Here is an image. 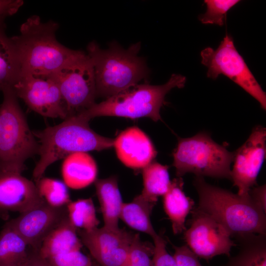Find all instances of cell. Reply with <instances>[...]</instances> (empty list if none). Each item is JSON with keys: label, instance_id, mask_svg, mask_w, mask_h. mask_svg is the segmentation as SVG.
I'll list each match as a JSON object with an SVG mask.
<instances>
[{"label": "cell", "instance_id": "cell-1", "mask_svg": "<svg viewBox=\"0 0 266 266\" xmlns=\"http://www.w3.org/2000/svg\"><path fill=\"white\" fill-rule=\"evenodd\" d=\"M58 28L55 22H43L38 16L33 15L22 24L19 35L11 37L17 51L21 73L47 76L87 56L82 51L61 44L55 35Z\"/></svg>", "mask_w": 266, "mask_h": 266}, {"label": "cell", "instance_id": "cell-2", "mask_svg": "<svg viewBox=\"0 0 266 266\" xmlns=\"http://www.w3.org/2000/svg\"><path fill=\"white\" fill-rule=\"evenodd\" d=\"M198 208L220 223L231 233L266 234V212L250 196H242L207 183L196 176Z\"/></svg>", "mask_w": 266, "mask_h": 266}, {"label": "cell", "instance_id": "cell-3", "mask_svg": "<svg viewBox=\"0 0 266 266\" xmlns=\"http://www.w3.org/2000/svg\"><path fill=\"white\" fill-rule=\"evenodd\" d=\"M140 42L123 48L116 42L102 49L95 41L87 46L94 68L97 97L107 99L138 84L149 75L145 60L138 55Z\"/></svg>", "mask_w": 266, "mask_h": 266}, {"label": "cell", "instance_id": "cell-4", "mask_svg": "<svg viewBox=\"0 0 266 266\" xmlns=\"http://www.w3.org/2000/svg\"><path fill=\"white\" fill-rule=\"evenodd\" d=\"M33 133L39 144V159L33 172L35 182L49 166L61 159L75 153L109 149L114 143L113 139L98 134L90 128L89 122L76 116Z\"/></svg>", "mask_w": 266, "mask_h": 266}, {"label": "cell", "instance_id": "cell-5", "mask_svg": "<svg viewBox=\"0 0 266 266\" xmlns=\"http://www.w3.org/2000/svg\"><path fill=\"white\" fill-rule=\"evenodd\" d=\"M186 81L185 76L174 73L163 85L137 84L100 103H94L77 116L87 122L100 116L132 119L148 117L157 122L162 120L160 112L165 103L166 95L174 88L184 87Z\"/></svg>", "mask_w": 266, "mask_h": 266}, {"label": "cell", "instance_id": "cell-6", "mask_svg": "<svg viewBox=\"0 0 266 266\" xmlns=\"http://www.w3.org/2000/svg\"><path fill=\"white\" fill-rule=\"evenodd\" d=\"M0 105V172L22 173L25 162L37 154L39 144L29 127L12 87L1 90Z\"/></svg>", "mask_w": 266, "mask_h": 266}, {"label": "cell", "instance_id": "cell-7", "mask_svg": "<svg viewBox=\"0 0 266 266\" xmlns=\"http://www.w3.org/2000/svg\"><path fill=\"white\" fill-rule=\"evenodd\" d=\"M172 155L177 177L193 173L199 176L231 180L234 153L215 142L207 133L179 138Z\"/></svg>", "mask_w": 266, "mask_h": 266}, {"label": "cell", "instance_id": "cell-8", "mask_svg": "<svg viewBox=\"0 0 266 266\" xmlns=\"http://www.w3.org/2000/svg\"><path fill=\"white\" fill-rule=\"evenodd\" d=\"M201 63L207 67V76L216 79L220 74L229 78L266 109V94L236 50L233 38L226 34L216 49L201 51Z\"/></svg>", "mask_w": 266, "mask_h": 266}, {"label": "cell", "instance_id": "cell-9", "mask_svg": "<svg viewBox=\"0 0 266 266\" xmlns=\"http://www.w3.org/2000/svg\"><path fill=\"white\" fill-rule=\"evenodd\" d=\"M47 77L60 90L67 118L79 115L95 103L94 68L87 54L84 59L62 67Z\"/></svg>", "mask_w": 266, "mask_h": 266}, {"label": "cell", "instance_id": "cell-10", "mask_svg": "<svg viewBox=\"0 0 266 266\" xmlns=\"http://www.w3.org/2000/svg\"><path fill=\"white\" fill-rule=\"evenodd\" d=\"M189 229L184 231L187 246L199 258L208 260L215 256L230 257L235 245L229 232L218 221L198 207L192 211Z\"/></svg>", "mask_w": 266, "mask_h": 266}, {"label": "cell", "instance_id": "cell-11", "mask_svg": "<svg viewBox=\"0 0 266 266\" xmlns=\"http://www.w3.org/2000/svg\"><path fill=\"white\" fill-rule=\"evenodd\" d=\"M77 233L100 266H123L135 235L125 229L114 230L104 226L90 231L77 230Z\"/></svg>", "mask_w": 266, "mask_h": 266}, {"label": "cell", "instance_id": "cell-12", "mask_svg": "<svg viewBox=\"0 0 266 266\" xmlns=\"http://www.w3.org/2000/svg\"><path fill=\"white\" fill-rule=\"evenodd\" d=\"M12 88L18 98L40 115L64 120L67 118L60 90L48 77L21 73Z\"/></svg>", "mask_w": 266, "mask_h": 266}, {"label": "cell", "instance_id": "cell-13", "mask_svg": "<svg viewBox=\"0 0 266 266\" xmlns=\"http://www.w3.org/2000/svg\"><path fill=\"white\" fill-rule=\"evenodd\" d=\"M266 130L257 126L248 138L234 153L231 180L238 188L237 194L248 196L257 184V178L266 156Z\"/></svg>", "mask_w": 266, "mask_h": 266}, {"label": "cell", "instance_id": "cell-14", "mask_svg": "<svg viewBox=\"0 0 266 266\" xmlns=\"http://www.w3.org/2000/svg\"><path fill=\"white\" fill-rule=\"evenodd\" d=\"M67 217L66 206L55 207L44 201L7 222L29 247L38 250L45 239Z\"/></svg>", "mask_w": 266, "mask_h": 266}, {"label": "cell", "instance_id": "cell-15", "mask_svg": "<svg viewBox=\"0 0 266 266\" xmlns=\"http://www.w3.org/2000/svg\"><path fill=\"white\" fill-rule=\"evenodd\" d=\"M36 184L16 172H0V219L23 213L44 201Z\"/></svg>", "mask_w": 266, "mask_h": 266}, {"label": "cell", "instance_id": "cell-16", "mask_svg": "<svg viewBox=\"0 0 266 266\" xmlns=\"http://www.w3.org/2000/svg\"><path fill=\"white\" fill-rule=\"evenodd\" d=\"M118 158L134 170L144 168L156 157L157 152L148 136L137 127L129 128L114 139Z\"/></svg>", "mask_w": 266, "mask_h": 266}, {"label": "cell", "instance_id": "cell-17", "mask_svg": "<svg viewBox=\"0 0 266 266\" xmlns=\"http://www.w3.org/2000/svg\"><path fill=\"white\" fill-rule=\"evenodd\" d=\"M183 184L181 177L174 178L163 196L164 209L171 223L175 234L185 231L186 218L194 205V201L183 192Z\"/></svg>", "mask_w": 266, "mask_h": 266}, {"label": "cell", "instance_id": "cell-18", "mask_svg": "<svg viewBox=\"0 0 266 266\" xmlns=\"http://www.w3.org/2000/svg\"><path fill=\"white\" fill-rule=\"evenodd\" d=\"M97 164L88 153L79 152L66 158L62 166V174L67 187L74 189L85 188L96 180Z\"/></svg>", "mask_w": 266, "mask_h": 266}, {"label": "cell", "instance_id": "cell-19", "mask_svg": "<svg viewBox=\"0 0 266 266\" xmlns=\"http://www.w3.org/2000/svg\"><path fill=\"white\" fill-rule=\"evenodd\" d=\"M96 194L102 215L104 226L119 229L118 223L123 204L116 176L96 179L95 181Z\"/></svg>", "mask_w": 266, "mask_h": 266}, {"label": "cell", "instance_id": "cell-20", "mask_svg": "<svg viewBox=\"0 0 266 266\" xmlns=\"http://www.w3.org/2000/svg\"><path fill=\"white\" fill-rule=\"evenodd\" d=\"M83 244L77 230L67 217L45 239L38 250L40 256L47 259L68 251L81 250Z\"/></svg>", "mask_w": 266, "mask_h": 266}, {"label": "cell", "instance_id": "cell-21", "mask_svg": "<svg viewBox=\"0 0 266 266\" xmlns=\"http://www.w3.org/2000/svg\"><path fill=\"white\" fill-rule=\"evenodd\" d=\"M266 234H247L236 236L239 250L222 266H266Z\"/></svg>", "mask_w": 266, "mask_h": 266}, {"label": "cell", "instance_id": "cell-22", "mask_svg": "<svg viewBox=\"0 0 266 266\" xmlns=\"http://www.w3.org/2000/svg\"><path fill=\"white\" fill-rule=\"evenodd\" d=\"M5 18H0V90L12 87L21 73L18 55L11 38L5 33Z\"/></svg>", "mask_w": 266, "mask_h": 266}, {"label": "cell", "instance_id": "cell-23", "mask_svg": "<svg viewBox=\"0 0 266 266\" xmlns=\"http://www.w3.org/2000/svg\"><path fill=\"white\" fill-rule=\"evenodd\" d=\"M156 204L140 194L131 202L123 203L120 219L129 227L145 233L153 239L158 233L152 226L150 217Z\"/></svg>", "mask_w": 266, "mask_h": 266}, {"label": "cell", "instance_id": "cell-24", "mask_svg": "<svg viewBox=\"0 0 266 266\" xmlns=\"http://www.w3.org/2000/svg\"><path fill=\"white\" fill-rule=\"evenodd\" d=\"M28 251L27 243L6 222L0 232V266H20Z\"/></svg>", "mask_w": 266, "mask_h": 266}, {"label": "cell", "instance_id": "cell-25", "mask_svg": "<svg viewBox=\"0 0 266 266\" xmlns=\"http://www.w3.org/2000/svg\"><path fill=\"white\" fill-rule=\"evenodd\" d=\"M168 167L156 162H152L142 169L143 189L140 195L147 200L156 203L158 198L168 191L171 181Z\"/></svg>", "mask_w": 266, "mask_h": 266}, {"label": "cell", "instance_id": "cell-26", "mask_svg": "<svg viewBox=\"0 0 266 266\" xmlns=\"http://www.w3.org/2000/svg\"><path fill=\"white\" fill-rule=\"evenodd\" d=\"M66 207L69 221L77 230L90 231L99 225L91 198L71 200Z\"/></svg>", "mask_w": 266, "mask_h": 266}, {"label": "cell", "instance_id": "cell-27", "mask_svg": "<svg viewBox=\"0 0 266 266\" xmlns=\"http://www.w3.org/2000/svg\"><path fill=\"white\" fill-rule=\"evenodd\" d=\"M35 184L40 196L50 205L66 206L71 201L67 186L64 181L43 176Z\"/></svg>", "mask_w": 266, "mask_h": 266}, {"label": "cell", "instance_id": "cell-28", "mask_svg": "<svg viewBox=\"0 0 266 266\" xmlns=\"http://www.w3.org/2000/svg\"><path fill=\"white\" fill-rule=\"evenodd\" d=\"M154 245L140 239L136 233L127 259L123 266H152Z\"/></svg>", "mask_w": 266, "mask_h": 266}, {"label": "cell", "instance_id": "cell-29", "mask_svg": "<svg viewBox=\"0 0 266 266\" xmlns=\"http://www.w3.org/2000/svg\"><path fill=\"white\" fill-rule=\"evenodd\" d=\"M238 0H205L206 11L199 19L202 24H214L223 26L227 12L238 3Z\"/></svg>", "mask_w": 266, "mask_h": 266}, {"label": "cell", "instance_id": "cell-30", "mask_svg": "<svg viewBox=\"0 0 266 266\" xmlns=\"http://www.w3.org/2000/svg\"><path fill=\"white\" fill-rule=\"evenodd\" d=\"M45 260L50 266H93V263L81 250L60 253Z\"/></svg>", "mask_w": 266, "mask_h": 266}, {"label": "cell", "instance_id": "cell-31", "mask_svg": "<svg viewBox=\"0 0 266 266\" xmlns=\"http://www.w3.org/2000/svg\"><path fill=\"white\" fill-rule=\"evenodd\" d=\"M154 253L152 266H177L173 256L166 250V240L161 233L153 238Z\"/></svg>", "mask_w": 266, "mask_h": 266}, {"label": "cell", "instance_id": "cell-32", "mask_svg": "<svg viewBox=\"0 0 266 266\" xmlns=\"http://www.w3.org/2000/svg\"><path fill=\"white\" fill-rule=\"evenodd\" d=\"M173 247L174 253L173 256L177 266H202L199 257L187 245Z\"/></svg>", "mask_w": 266, "mask_h": 266}, {"label": "cell", "instance_id": "cell-33", "mask_svg": "<svg viewBox=\"0 0 266 266\" xmlns=\"http://www.w3.org/2000/svg\"><path fill=\"white\" fill-rule=\"evenodd\" d=\"M23 3L22 0H0V18L14 14Z\"/></svg>", "mask_w": 266, "mask_h": 266}, {"label": "cell", "instance_id": "cell-34", "mask_svg": "<svg viewBox=\"0 0 266 266\" xmlns=\"http://www.w3.org/2000/svg\"><path fill=\"white\" fill-rule=\"evenodd\" d=\"M20 266H50L47 262L42 258L38 250L29 247L28 256Z\"/></svg>", "mask_w": 266, "mask_h": 266}, {"label": "cell", "instance_id": "cell-35", "mask_svg": "<svg viewBox=\"0 0 266 266\" xmlns=\"http://www.w3.org/2000/svg\"><path fill=\"white\" fill-rule=\"evenodd\" d=\"M251 197L266 212V185L251 188L249 192Z\"/></svg>", "mask_w": 266, "mask_h": 266}, {"label": "cell", "instance_id": "cell-36", "mask_svg": "<svg viewBox=\"0 0 266 266\" xmlns=\"http://www.w3.org/2000/svg\"><path fill=\"white\" fill-rule=\"evenodd\" d=\"M93 266H100L96 262L93 260Z\"/></svg>", "mask_w": 266, "mask_h": 266}]
</instances>
